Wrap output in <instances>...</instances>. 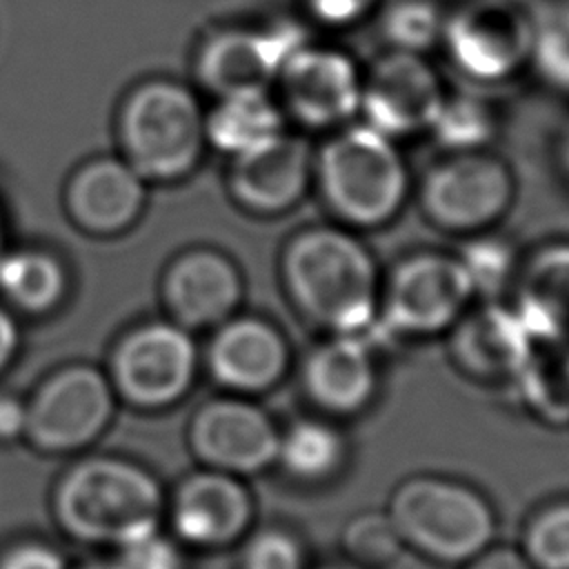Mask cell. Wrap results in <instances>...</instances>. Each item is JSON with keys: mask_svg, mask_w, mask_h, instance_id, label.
Returning <instances> with one entry per match:
<instances>
[{"mask_svg": "<svg viewBox=\"0 0 569 569\" xmlns=\"http://www.w3.org/2000/svg\"><path fill=\"white\" fill-rule=\"evenodd\" d=\"M280 280L296 311L331 336H362L378 320V267L345 227L293 233L280 253Z\"/></svg>", "mask_w": 569, "mask_h": 569, "instance_id": "obj_1", "label": "cell"}, {"mask_svg": "<svg viewBox=\"0 0 569 569\" xmlns=\"http://www.w3.org/2000/svg\"><path fill=\"white\" fill-rule=\"evenodd\" d=\"M313 180L336 220L353 229L391 222L409 193V171L393 140L365 122L340 127L313 153Z\"/></svg>", "mask_w": 569, "mask_h": 569, "instance_id": "obj_2", "label": "cell"}, {"mask_svg": "<svg viewBox=\"0 0 569 569\" xmlns=\"http://www.w3.org/2000/svg\"><path fill=\"white\" fill-rule=\"evenodd\" d=\"M387 516L402 545L447 565L469 562L491 547L496 533V516L485 496L442 476L402 480Z\"/></svg>", "mask_w": 569, "mask_h": 569, "instance_id": "obj_3", "label": "cell"}, {"mask_svg": "<svg viewBox=\"0 0 569 569\" xmlns=\"http://www.w3.org/2000/svg\"><path fill=\"white\" fill-rule=\"evenodd\" d=\"M58 505L73 533L122 545L156 529L160 491L153 478L133 465L91 460L69 473Z\"/></svg>", "mask_w": 569, "mask_h": 569, "instance_id": "obj_4", "label": "cell"}, {"mask_svg": "<svg viewBox=\"0 0 569 569\" xmlns=\"http://www.w3.org/2000/svg\"><path fill=\"white\" fill-rule=\"evenodd\" d=\"M122 142L140 176L178 178L191 171L207 142L204 113L191 91L149 82L122 111Z\"/></svg>", "mask_w": 569, "mask_h": 569, "instance_id": "obj_5", "label": "cell"}, {"mask_svg": "<svg viewBox=\"0 0 569 569\" xmlns=\"http://www.w3.org/2000/svg\"><path fill=\"white\" fill-rule=\"evenodd\" d=\"M418 200L433 227L480 236L509 213L516 200V176L487 149L447 153L425 173Z\"/></svg>", "mask_w": 569, "mask_h": 569, "instance_id": "obj_6", "label": "cell"}, {"mask_svg": "<svg viewBox=\"0 0 569 569\" xmlns=\"http://www.w3.org/2000/svg\"><path fill=\"white\" fill-rule=\"evenodd\" d=\"M476 298L465 262L447 253H416L400 260L380 282L378 320L400 336L449 331Z\"/></svg>", "mask_w": 569, "mask_h": 569, "instance_id": "obj_7", "label": "cell"}, {"mask_svg": "<svg viewBox=\"0 0 569 569\" xmlns=\"http://www.w3.org/2000/svg\"><path fill=\"white\" fill-rule=\"evenodd\" d=\"M531 11L518 0H467L445 16L442 47L471 82L498 84L529 67Z\"/></svg>", "mask_w": 569, "mask_h": 569, "instance_id": "obj_8", "label": "cell"}, {"mask_svg": "<svg viewBox=\"0 0 569 569\" xmlns=\"http://www.w3.org/2000/svg\"><path fill=\"white\" fill-rule=\"evenodd\" d=\"M271 89L284 118L307 129H333L360 113L362 71L336 47L302 42L282 60Z\"/></svg>", "mask_w": 569, "mask_h": 569, "instance_id": "obj_9", "label": "cell"}, {"mask_svg": "<svg viewBox=\"0 0 569 569\" xmlns=\"http://www.w3.org/2000/svg\"><path fill=\"white\" fill-rule=\"evenodd\" d=\"M447 89L425 53L389 49L362 71L360 113L365 124L396 140L429 131Z\"/></svg>", "mask_w": 569, "mask_h": 569, "instance_id": "obj_10", "label": "cell"}, {"mask_svg": "<svg viewBox=\"0 0 569 569\" xmlns=\"http://www.w3.org/2000/svg\"><path fill=\"white\" fill-rule=\"evenodd\" d=\"M191 442L216 471L247 476L276 462L280 429L258 405L224 398L198 411L191 425Z\"/></svg>", "mask_w": 569, "mask_h": 569, "instance_id": "obj_11", "label": "cell"}, {"mask_svg": "<svg viewBox=\"0 0 569 569\" xmlns=\"http://www.w3.org/2000/svg\"><path fill=\"white\" fill-rule=\"evenodd\" d=\"M313 180V151L287 131L231 158L229 191L251 213L278 216L305 196Z\"/></svg>", "mask_w": 569, "mask_h": 569, "instance_id": "obj_12", "label": "cell"}, {"mask_svg": "<svg viewBox=\"0 0 569 569\" xmlns=\"http://www.w3.org/2000/svg\"><path fill=\"white\" fill-rule=\"evenodd\" d=\"M302 42L284 27L224 29L204 44L198 73L218 98L271 91L282 60Z\"/></svg>", "mask_w": 569, "mask_h": 569, "instance_id": "obj_13", "label": "cell"}, {"mask_svg": "<svg viewBox=\"0 0 569 569\" xmlns=\"http://www.w3.org/2000/svg\"><path fill=\"white\" fill-rule=\"evenodd\" d=\"M196 347L184 329L149 325L131 333L116 358L118 380L140 405H167L182 396L193 378Z\"/></svg>", "mask_w": 569, "mask_h": 569, "instance_id": "obj_14", "label": "cell"}, {"mask_svg": "<svg viewBox=\"0 0 569 569\" xmlns=\"http://www.w3.org/2000/svg\"><path fill=\"white\" fill-rule=\"evenodd\" d=\"M533 347V338L511 305L485 300L449 329L451 358L460 371L480 380H513Z\"/></svg>", "mask_w": 569, "mask_h": 569, "instance_id": "obj_15", "label": "cell"}, {"mask_svg": "<svg viewBox=\"0 0 569 569\" xmlns=\"http://www.w3.org/2000/svg\"><path fill=\"white\" fill-rule=\"evenodd\" d=\"M109 411L111 393L104 378L93 369L73 367L42 387L27 413V427L44 447H76L102 429Z\"/></svg>", "mask_w": 569, "mask_h": 569, "instance_id": "obj_16", "label": "cell"}, {"mask_svg": "<svg viewBox=\"0 0 569 569\" xmlns=\"http://www.w3.org/2000/svg\"><path fill=\"white\" fill-rule=\"evenodd\" d=\"M209 367L216 380L233 391H269L289 369V345L264 318H229L213 336Z\"/></svg>", "mask_w": 569, "mask_h": 569, "instance_id": "obj_17", "label": "cell"}, {"mask_svg": "<svg viewBox=\"0 0 569 569\" xmlns=\"http://www.w3.org/2000/svg\"><path fill=\"white\" fill-rule=\"evenodd\" d=\"M249 489L231 473L207 471L189 478L173 509L178 533L198 547H224L251 525Z\"/></svg>", "mask_w": 569, "mask_h": 569, "instance_id": "obj_18", "label": "cell"}, {"mask_svg": "<svg viewBox=\"0 0 569 569\" xmlns=\"http://www.w3.org/2000/svg\"><path fill=\"white\" fill-rule=\"evenodd\" d=\"M305 393L329 413H358L376 389L373 353L362 336H331L309 351L302 365Z\"/></svg>", "mask_w": 569, "mask_h": 569, "instance_id": "obj_19", "label": "cell"}, {"mask_svg": "<svg viewBox=\"0 0 569 569\" xmlns=\"http://www.w3.org/2000/svg\"><path fill=\"white\" fill-rule=\"evenodd\" d=\"M511 307L533 342L569 345V242H551L522 260Z\"/></svg>", "mask_w": 569, "mask_h": 569, "instance_id": "obj_20", "label": "cell"}, {"mask_svg": "<svg viewBox=\"0 0 569 569\" xmlns=\"http://www.w3.org/2000/svg\"><path fill=\"white\" fill-rule=\"evenodd\" d=\"M164 291L173 316L182 325H222L242 300V276L227 256L200 249L176 260Z\"/></svg>", "mask_w": 569, "mask_h": 569, "instance_id": "obj_21", "label": "cell"}, {"mask_svg": "<svg viewBox=\"0 0 569 569\" xmlns=\"http://www.w3.org/2000/svg\"><path fill=\"white\" fill-rule=\"evenodd\" d=\"M142 176L124 162L100 160L82 169L69 191L76 218L93 231H116L129 224L144 200Z\"/></svg>", "mask_w": 569, "mask_h": 569, "instance_id": "obj_22", "label": "cell"}, {"mask_svg": "<svg viewBox=\"0 0 569 569\" xmlns=\"http://www.w3.org/2000/svg\"><path fill=\"white\" fill-rule=\"evenodd\" d=\"M282 131L284 113L271 91L218 98L211 113L204 116L207 142L231 158Z\"/></svg>", "mask_w": 569, "mask_h": 569, "instance_id": "obj_23", "label": "cell"}, {"mask_svg": "<svg viewBox=\"0 0 569 569\" xmlns=\"http://www.w3.org/2000/svg\"><path fill=\"white\" fill-rule=\"evenodd\" d=\"M525 405L549 425L569 422V345L533 342L513 376Z\"/></svg>", "mask_w": 569, "mask_h": 569, "instance_id": "obj_24", "label": "cell"}, {"mask_svg": "<svg viewBox=\"0 0 569 569\" xmlns=\"http://www.w3.org/2000/svg\"><path fill=\"white\" fill-rule=\"evenodd\" d=\"M347 458L342 433L322 420H296L280 431L276 462L300 482L333 478Z\"/></svg>", "mask_w": 569, "mask_h": 569, "instance_id": "obj_25", "label": "cell"}, {"mask_svg": "<svg viewBox=\"0 0 569 569\" xmlns=\"http://www.w3.org/2000/svg\"><path fill=\"white\" fill-rule=\"evenodd\" d=\"M445 153L487 149L498 131V116L489 100L476 93H449L429 129Z\"/></svg>", "mask_w": 569, "mask_h": 569, "instance_id": "obj_26", "label": "cell"}, {"mask_svg": "<svg viewBox=\"0 0 569 569\" xmlns=\"http://www.w3.org/2000/svg\"><path fill=\"white\" fill-rule=\"evenodd\" d=\"M529 67L553 91L569 96V0H547L531 11Z\"/></svg>", "mask_w": 569, "mask_h": 569, "instance_id": "obj_27", "label": "cell"}, {"mask_svg": "<svg viewBox=\"0 0 569 569\" xmlns=\"http://www.w3.org/2000/svg\"><path fill=\"white\" fill-rule=\"evenodd\" d=\"M0 289L27 309L51 307L64 289L62 267L38 251H18L0 258Z\"/></svg>", "mask_w": 569, "mask_h": 569, "instance_id": "obj_28", "label": "cell"}, {"mask_svg": "<svg viewBox=\"0 0 569 569\" xmlns=\"http://www.w3.org/2000/svg\"><path fill=\"white\" fill-rule=\"evenodd\" d=\"M342 549L349 562L376 569L396 560L402 540L387 511H365L347 522L342 531Z\"/></svg>", "mask_w": 569, "mask_h": 569, "instance_id": "obj_29", "label": "cell"}, {"mask_svg": "<svg viewBox=\"0 0 569 569\" xmlns=\"http://www.w3.org/2000/svg\"><path fill=\"white\" fill-rule=\"evenodd\" d=\"M445 13L431 0H400L385 16L389 49L425 53L440 42Z\"/></svg>", "mask_w": 569, "mask_h": 569, "instance_id": "obj_30", "label": "cell"}, {"mask_svg": "<svg viewBox=\"0 0 569 569\" xmlns=\"http://www.w3.org/2000/svg\"><path fill=\"white\" fill-rule=\"evenodd\" d=\"M520 551L533 569H569V502L540 509L525 529Z\"/></svg>", "mask_w": 569, "mask_h": 569, "instance_id": "obj_31", "label": "cell"}, {"mask_svg": "<svg viewBox=\"0 0 569 569\" xmlns=\"http://www.w3.org/2000/svg\"><path fill=\"white\" fill-rule=\"evenodd\" d=\"M242 569H305L302 547L291 531L267 527L244 545Z\"/></svg>", "mask_w": 569, "mask_h": 569, "instance_id": "obj_32", "label": "cell"}, {"mask_svg": "<svg viewBox=\"0 0 569 569\" xmlns=\"http://www.w3.org/2000/svg\"><path fill=\"white\" fill-rule=\"evenodd\" d=\"M473 280L476 293H487L491 289H500L502 282H511L513 280V260L511 256L505 251V244H500L496 240L493 242H485L480 240L478 244L471 247V251L460 258Z\"/></svg>", "mask_w": 569, "mask_h": 569, "instance_id": "obj_33", "label": "cell"}, {"mask_svg": "<svg viewBox=\"0 0 569 569\" xmlns=\"http://www.w3.org/2000/svg\"><path fill=\"white\" fill-rule=\"evenodd\" d=\"M124 569H182L180 551L156 529L138 533L120 545Z\"/></svg>", "mask_w": 569, "mask_h": 569, "instance_id": "obj_34", "label": "cell"}, {"mask_svg": "<svg viewBox=\"0 0 569 569\" xmlns=\"http://www.w3.org/2000/svg\"><path fill=\"white\" fill-rule=\"evenodd\" d=\"M380 0H302L305 11L327 27H351L365 20Z\"/></svg>", "mask_w": 569, "mask_h": 569, "instance_id": "obj_35", "label": "cell"}, {"mask_svg": "<svg viewBox=\"0 0 569 569\" xmlns=\"http://www.w3.org/2000/svg\"><path fill=\"white\" fill-rule=\"evenodd\" d=\"M0 569H64L60 556L40 545H24L11 551Z\"/></svg>", "mask_w": 569, "mask_h": 569, "instance_id": "obj_36", "label": "cell"}, {"mask_svg": "<svg viewBox=\"0 0 569 569\" xmlns=\"http://www.w3.org/2000/svg\"><path fill=\"white\" fill-rule=\"evenodd\" d=\"M465 565V569H533L525 553L513 547H487Z\"/></svg>", "mask_w": 569, "mask_h": 569, "instance_id": "obj_37", "label": "cell"}, {"mask_svg": "<svg viewBox=\"0 0 569 569\" xmlns=\"http://www.w3.org/2000/svg\"><path fill=\"white\" fill-rule=\"evenodd\" d=\"M27 427V411L13 398H0V436H13Z\"/></svg>", "mask_w": 569, "mask_h": 569, "instance_id": "obj_38", "label": "cell"}, {"mask_svg": "<svg viewBox=\"0 0 569 569\" xmlns=\"http://www.w3.org/2000/svg\"><path fill=\"white\" fill-rule=\"evenodd\" d=\"M13 349H16V325L0 309V367L11 358Z\"/></svg>", "mask_w": 569, "mask_h": 569, "instance_id": "obj_39", "label": "cell"}, {"mask_svg": "<svg viewBox=\"0 0 569 569\" xmlns=\"http://www.w3.org/2000/svg\"><path fill=\"white\" fill-rule=\"evenodd\" d=\"M556 158H558V164H560V171L567 176L569 180V122L562 127L560 136H558V142H556Z\"/></svg>", "mask_w": 569, "mask_h": 569, "instance_id": "obj_40", "label": "cell"}, {"mask_svg": "<svg viewBox=\"0 0 569 569\" xmlns=\"http://www.w3.org/2000/svg\"><path fill=\"white\" fill-rule=\"evenodd\" d=\"M316 569H365V567H358V565L347 560V562H327V565H320Z\"/></svg>", "mask_w": 569, "mask_h": 569, "instance_id": "obj_41", "label": "cell"}, {"mask_svg": "<svg viewBox=\"0 0 569 569\" xmlns=\"http://www.w3.org/2000/svg\"><path fill=\"white\" fill-rule=\"evenodd\" d=\"M89 569H124L122 565H96V567H89Z\"/></svg>", "mask_w": 569, "mask_h": 569, "instance_id": "obj_42", "label": "cell"}]
</instances>
